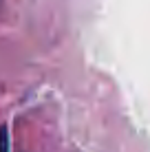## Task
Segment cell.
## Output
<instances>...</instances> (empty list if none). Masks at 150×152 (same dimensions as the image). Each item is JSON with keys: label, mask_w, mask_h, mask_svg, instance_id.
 Instances as JSON below:
<instances>
[{"label": "cell", "mask_w": 150, "mask_h": 152, "mask_svg": "<svg viewBox=\"0 0 150 152\" xmlns=\"http://www.w3.org/2000/svg\"><path fill=\"white\" fill-rule=\"evenodd\" d=\"M0 152H9V137H7V128H0Z\"/></svg>", "instance_id": "cell-1"}]
</instances>
